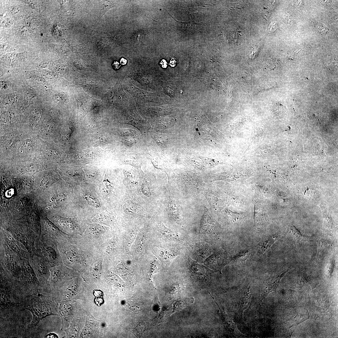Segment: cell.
<instances>
[{"instance_id": "obj_1", "label": "cell", "mask_w": 338, "mask_h": 338, "mask_svg": "<svg viewBox=\"0 0 338 338\" xmlns=\"http://www.w3.org/2000/svg\"><path fill=\"white\" fill-rule=\"evenodd\" d=\"M0 318L23 310L26 297L19 281L5 271L1 272Z\"/></svg>"}, {"instance_id": "obj_2", "label": "cell", "mask_w": 338, "mask_h": 338, "mask_svg": "<svg viewBox=\"0 0 338 338\" xmlns=\"http://www.w3.org/2000/svg\"><path fill=\"white\" fill-rule=\"evenodd\" d=\"M50 294L51 292L40 288L36 293L26 297L24 309L30 311L33 316L27 330L36 326L40 320L46 317L57 315V305Z\"/></svg>"}, {"instance_id": "obj_3", "label": "cell", "mask_w": 338, "mask_h": 338, "mask_svg": "<svg viewBox=\"0 0 338 338\" xmlns=\"http://www.w3.org/2000/svg\"><path fill=\"white\" fill-rule=\"evenodd\" d=\"M21 274L19 282L26 297L36 293L41 287L39 282L29 262L27 259L21 262Z\"/></svg>"}, {"instance_id": "obj_4", "label": "cell", "mask_w": 338, "mask_h": 338, "mask_svg": "<svg viewBox=\"0 0 338 338\" xmlns=\"http://www.w3.org/2000/svg\"><path fill=\"white\" fill-rule=\"evenodd\" d=\"M30 263L33 269L41 287L44 286L49 279L50 274L49 262L44 258L34 255L32 257Z\"/></svg>"}, {"instance_id": "obj_5", "label": "cell", "mask_w": 338, "mask_h": 338, "mask_svg": "<svg viewBox=\"0 0 338 338\" xmlns=\"http://www.w3.org/2000/svg\"><path fill=\"white\" fill-rule=\"evenodd\" d=\"M5 248L4 265L6 270L16 280L19 281L21 274V262H19L16 255L10 248Z\"/></svg>"}, {"instance_id": "obj_6", "label": "cell", "mask_w": 338, "mask_h": 338, "mask_svg": "<svg viewBox=\"0 0 338 338\" xmlns=\"http://www.w3.org/2000/svg\"><path fill=\"white\" fill-rule=\"evenodd\" d=\"M39 243H38L37 245L39 253H41L39 256L44 258L49 263H51L57 258L56 251L49 245L48 242H45L42 239H41Z\"/></svg>"}, {"instance_id": "obj_7", "label": "cell", "mask_w": 338, "mask_h": 338, "mask_svg": "<svg viewBox=\"0 0 338 338\" xmlns=\"http://www.w3.org/2000/svg\"><path fill=\"white\" fill-rule=\"evenodd\" d=\"M323 217V229L329 236H332L335 233V225L330 213L325 206L320 205Z\"/></svg>"}, {"instance_id": "obj_8", "label": "cell", "mask_w": 338, "mask_h": 338, "mask_svg": "<svg viewBox=\"0 0 338 338\" xmlns=\"http://www.w3.org/2000/svg\"><path fill=\"white\" fill-rule=\"evenodd\" d=\"M11 236L6 234H5L3 235V238L6 241L7 245L18 256L23 258H27L28 257L27 252L21 248L18 243L15 240V238L13 236Z\"/></svg>"}, {"instance_id": "obj_9", "label": "cell", "mask_w": 338, "mask_h": 338, "mask_svg": "<svg viewBox=\"0 0 338 338\" xmlns=\"http://www.w3.org/2000/svg\"><path fill=\"white\" fill-rule=\"evenodd\" d=\"M331 245V243L327 239H321L319 240L316 258L317 262L323 260Z\"/></svg>"}, {"instance_id": "obj_10", "label": "cell", "mask_w": 338, "mask_h": 338, "mask_svg": "<svg viewBox=\"0 0 338 338\" xmlns=\"http://www.w3.org/2000/svg\"><path fill=\"white\" fill-rule=\"evenodd\" d=\"M288 231L292 238L296 243L307 241L310 237L303 235L292 224L288 226Z\"/></svg>"}, {"instance_id": "obj_11", "label": "cell", "mask_w": 338, "mask_h": 338, "mask_svg": "<svg viewBox=\"0 0 338 338\" xmlns=\"http://www.w3.org/2000/svg\"><path fill=\"white\" fill-rule=\"evenodd\" d=\"M288 271V270L284 271L277 276L273 277L271 279L267 285V289L265 293L266 295L271 292L276 291V289L280 280Z\"/></svg>"}, {"instance_id": "obj_12", "label": "cell", "mask_w": 338, "mask_h": 338, "mask_svg": "<svg viewBox=\"0 0 338 338\" xmlns=\"http://www.w3.org/2000/svg\"><path fill=\"white\" fill-rule=\"evenodd\" d=\"M278 237V235L275 234L268 237L261 244L260 250L262 253H264L269 249L276 241Z\"/></svg>"}, {"instance_id": "obj_13", "label": "cell", "mask_w": 338, "mask_h": 338, "mask_svg": "<svg viewBox=\"0 0 338 338\" xmlns=\"http://www.w3.org/2000/svg\"><path fill=\"white\" fill-rule=\"evenodd\" d=\"M115 3L112 1H102L100 3V9L102 16L111 8L116 7Z\"/></svg>"}, {"instance_id": "obj_14", "label": "cell", "mask_w": 338, "mask_h": 338, "mask_svg": "<svg viewBox=\"0 0 338 338\" xmlns=\"http://www.w3.org/2000/svg\"><path fill=\"white\" fill-rule=\"evenodd\" d=\"M250 253L248 251H243L237 254L231 260L232 263H236L243 262L248 259Z\"/></svg>"}, {"instance_id": "obj_15", "label": "cell", "mask_w": 338, "mask_h": 338, "mask_svg": "<svg viewBox=\"0 0 338 338\" xmlns=\"http://www.w3.org/2000/svg\"><path fill=\"white\" fill-rule=\"evenodd\" d=\"M84 199L90 205L94 207L98 208L100 206V203L98 200L92 195H86L84 197Z\"/></svg>"}, {"instance_id": "obj_16", "label": "cell", "mask_w": 338, "mask_h": 338, "mask_svg": "<svg viewBox=\"0 0 338 338\" xmlns=\"http://www.w3.org/2000/svg\"><path fill=\"white\" fill-rule=\"evenodd\" d=\"M93 294L95 297L94 299L95 303L99 306L102 305L104 303L103 297V294L102 291L99 289L95 290H94Z\"/></svg>"}, {"instance_id": "obj_17", "label": "cell", "mask_w": 338, "mask_h": 338, "mask_svg": "<svg viewBox=\"0 0 338 338\" xmlns=\"http://www.w3.org/2000/svg\"><path fill=\"white\" fill-rule=\"evenodd\" d=\"M123 207L125 212L128 214L132 215L136 212V208L131 204H125L123 206Z\"/></svg>"}, {"instance_id": "obj_18", "label": "cell", "mask_w": 338, "mask_h": 338, "mask_svg": "<svg viewBox=\"0 0 338 338\" xmlns=\"http://www.w3.org/2000/svg\"><path fill=\"white\" fill-rule=\"evenodd\" d=\"M170 212L174 214H177L178 217L181 218L179 216V208L177 205L174 203H171L169 205V208Z\"/></svg>"}, {"instance_id": "obj_19", "label": "cell", "mask_w": 338, "mask_h": 338, "mask_svg": "<svg viewBox=\"0 0 338 338\" xmlns=\"http://www.w3.org/2000/svg\"><path fill=\"white\" fill-rule=\"evenodd\" d=\"M141 189L143 193L146 196L149 197L150 196V189L148 186L145 183L142 184Z\"/></svg>"}, {"instance_id": "obj_20", "label": "cell", "mask_w": 338, "mask_h": 338, "mask_svg": "<svg viewBox=\"0 0 338 338\" xmlns=\"http://www.w3.org/2000/svg\"><path fill=\"white\" fill-rule=\"evenodd\" d=\"M15 102V99L11 96L7 97L5 98L3 102V104L6 105H8L12 104Z\"/></svg>"}, {"instance_id": "obj_21", "label": "cell", "mask_w": 338, "mask_h": 338, "mask_svg": "<svg viewBox=\"0 0 338 338\" xmlns=\"http://www.w3.org/2000/svg\"><path fill=\"white\" fill-rule=\"evenodd\" d=\"M45 338H58V336L54 333H50L47 334L45 336Z\"/></svg>"}, {"instance_id": "obj_22", "label": "cell", "mask_w": 338, "mask_h": 338, "mask_svg": "<svg viewBox=\"0 0 338 338\" xmlns=\"http://www.w3.org/2000/svg\"><path fill=\"white\" fill-rule=\"evenodd\" d=\"M160 64L161 65V67L164 68H166L167 66V63L166 62V60L164 59H162L160 63Z\"/></svg>"}, {"instance_id": "obj_23", "label": "cell", "mask_w": 338, "mask_h": 338, "mask_svg": "<svg viewBox=\"0 0 338 338\" xmlns=\"http://www.w3.org/2000/svg\"><path fill=\"white\" fill-rule=\"evenodd\" d=\"M113 66L115 69H118L120 67V65L119 62L115 61L113 63Z\"/></svg>"}, {"instance_id": "obj_24", "label": "cell", "mask_w": 338, "mask_h": 338, "mask_svg": "<svg viewBox=\"0 0 338 338\" xmlns=\"http://www.w3.org/2000/svg\"><path fill=\"white\" fill-rule=\"evenodd\" d=\"M176 61L175 59L172 58L169 63V64L172 67H174L176 65Z\"/></svg>"}, {"instance_id": "obj_25", "label": "cell", "mask_w": 338, "mask_h": 338, "mask_svg": "<svg viewBox=\"0 0 338 338\" xmlns=\"http://www.w3.org/2000/svg\"><path fill=\"white\" fill-rule=\"evenodd\" d=\"M0 85H1V88H2L3 89H6L7 88V87H8L7 84L6 82L5 81H1Z\"/></svg>"}, {"instance_id": "obj_26", "label": "cell", "mask_w": 338, "mask_h": 338, "mask_svg": "<svg viewBox=\"0 0 338 338\" xmlns=\"http://www.w3.org/2000/svg\"><path fill=\"white\" fill-rule=\"evenodd\" d=\"M127 60L123 58H121L120 60V64L123 65L126 64L127 63Z\"/></svg>"}]
</instances>
